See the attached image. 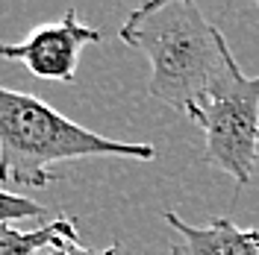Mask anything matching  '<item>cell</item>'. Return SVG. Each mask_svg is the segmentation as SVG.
<instances>
[{
    "instance_id": "6da1fadb",
    "label": "cell",
    "mask_w": 259,
    "mask_h": 255,
    "mask_svg": "<svg viewBox=\"0 0 259 255\" xmlns=\"http://www.w3.org/2000/svg\"><path fill=\"white\" fill-rule=\"evenodd\" d=\"M121 41L150 62V97L189 112L218 80L227 41L192 0H153L133 9L121 24Z\"/></svg>"
},
{
    "instance_id": "7a4b0ae2",
    "label": "cell",
    "mask_w": 259,
    "mask_h": 255,
    "mask_svg": "<svg viewBox=\"0 0 259 255\" xmlns=\"http://www.w3.org/2000/svg\"><path fill=\"white\" fill-rule=\"evenodd\" d=\"M89 156L153 161L156 150L150 144L112 141L92 129L74 123L24 91H9L0 85V182L21 188H48L53 182L50 164Z\"/></svg>"
},
{
    "instance_id": "3957f363",
    "label": "cell",
    "mask_w": 259,
    "mask_h": 255,
    "mask_svg": "<svg viewBox=\"0 0 259 255\" xmlns=\"http://www.w3.org/2000/svg\"><path fill=\"white\" fill-rule=\"evenodd\" d=\"M186 114L206 135L203 159L244 188L259 161V77H247L227 50L218 80Z\"/></svg>"
},
{
    "instance_id": "277c9868",
    "label": "cell",
    "mask_w": 259,
    "mask_h": 255,
    "mask_svg": "<svg viewBox=\"0 0 259 255\" xmlns=\"http://www.w3.org/2000/svg\"><path fill=\"white\" fill-rule=\"evenodd\" d=\"M97 41H103V32L82 24L77 12L68 9L62 21L38 27L18 44H3L0 41V56L12 59V62H24L30 68V74L38 77V80L74 82L82 47L97 44Z\"/></svg>"
},
{
    "instance_id": "5b68a950",
    "label": "cell",
    "mask_w": 259,
    "mask_h": 255,
    "mask_svg": "<svg viewBox=\"0 0 259 255\" xmlns=\"http://www.w3.org/2000/svg\"><path fill=\"white\" fill-rule=\"evenodd\" d=\"M165 223L180 235V243L168 255H259V226L239 229L230 217H215L209 226H192L177 211H162Z\"/></svg>"
},
{
    "instance_id": "8992f818",
    "label": "cell",
    "mask_w": 259,
    "mask_h": 255,
    "mask_svg": "<svg viewBox=\"0 0 259 255\" xmlns=\"http://www.w3.org/2000/svg\"><path fill=\"white\" fill-rule=\"evenodd\" d=\"M62 240H77V226L68 217H56L32 232H21L9 223L0 226V255H38L41 249Z\"/></svg>"
},
{
    "instance_id": "52a82bcc",
    "label": "cell",
    "mask_w": 259,
    "mask_h": 255,
    "mask_svg": "<svg viewBox=\"0 0 259 255\" xmlns=\"http://www.w3.org/2000/svg\"><path fill=\"white\" fill-rule=\"evenodd\" d=\"M48 208L30 197H21L12 191H0V226L12 220H27V217H45Z\"/></svg>"
},
{
    "instance_id": "ba28073f",
    "label": "cell",
    "mask_w": 259,
    "mask_h": 255,
    "mask_svg": "<svg viewBox=\"0 0 259 255\" xmlns=\"http://www.w3.org/2000/svg\"><path fill=\"white\" fill-rule=\"evenodd\" d=\"M38 255H118V246H109V249H85L77 240H62V243H53L48 249H41Z\"/></svg>"
}]
</instances>
